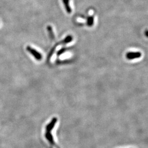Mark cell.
Here are the masks:
<instances>
[{
	"label": "cell",
	"instance_id": "obj_8",
	"mask_svg": "<svg viewBox=\"0 0 148 148\" xmlns=\"http://www.w3.org/2000/svg\"><path fill=\"white\" fill-rule=\"evenodd\" d=\"M72 40H73V37L71 35H68L64 39L63 41H62V43L64 44L68 43L71 42Z\"/></svg>",
	"mask_w": 148,
	"mask_h": 148
},
{
	"label": "cell",
	"instance_id": "obj_2",
	"mask_svg": "<svg viewBox=\"0 0 148 148\" xmlns=\"http://www.w3.org/2000/svg\"><path fill=\"white\" fill-rule=\"evenodd\" d=\"M142 56L140 52H128L126 54V58L129 60H132L134 59L139 58Z\"/></svg>",
	"mask_w": 148,
	"mask_h": 148
},
{
	"label": "cell",
	"instance_id": "obj_3",
	"mask_svg": "<svg viewBox=\"0 0 148 148\" xmlns=\"http://www.w3.org/2000/svg\"><path fill=\"white\" fill-rule=\"evenodd\" d=\"M57 122V117H54L51 122L46 127V132H50V131L53 129L56 123Z\"/></svg>",
	"mask_w": 148,
	"mask_h": 148
},
{
	"label": "cell",
	"instance_id": "obj_10",
	"mask_svg": "<svg viewBox=\"0 0 148 148\" xmlns=\"http://www.w3.org/2000/svg\"><path fill=\"white\" fill-rule=\"evenodd\" d=\"M145 34H146V36H148V31L147 30H146V32H145Z\"/></svg>",
	"mask_w": 148,
	"mask_h": 148
},
{
	"label": "cell",
	"instance_id": "obj_7",
	"mask_svg": "<svg viewBox=\"0 0 148 148\" xmlns=\"http://www.w3.org/2000/svg\"><path fill=\"white\" fill-rule=\"evenodd\" d=\"M87 25L89 27H92L94 24V17L93 16H90L87 18Z\"/></svg>",
	"mask_w": 148,
	"mask_h": 148
},
{
	"label": "cell",
	"instance_id": "obj_6",
	"mask_svg": "<svg viewBox=\"0 0 148 148\" xmlns=\"http://www.w3.org/2000/svg\"><path fill=\"white\" fill-rule=\"evenodd\" d=\"M47 29L48 32L49 33V35L51 37V38L52 40H53L54 38V32H53V29L51 26L50 25H48L47 27Z\"/></svg>",
	"mask_w": 148,
	"mask_h": 148
},
{
	"label": "cell",
	"instance_id": "obj_5",
	"mask_svg": "<svg viewBox=\"0 0 148 148\" xmlns=\"http://www.w3.org/2000/svg\"><path fill=\"white\" fill-rule=\"evenodd\" d=\"M45 136H46V138L48 140L49 142V143H51L52 145H54V142L53 136L51 134V133L50 132H46Z\"/></svg>",
	"mask_w": 148,
	"mask_h": 148
},
{
	"label": "cell",
	"instance_id": "obj_1",
	"mask_svg": "<svg viewBox=\"0 0 148 148\" xmlns=\"http://www.w3.org/2000/svg\"><path fill=\"white\" fill-rule=\"evenodd\" d=\"M27 50L37 60H40L42 59V55L38 51H37L36 49L32 48L30 46H27Z\"/></svg>",
	"mask_w": 148,
	"mask_h": 148
},
{
	"label": "cell",
	"instance_id": "obj_9",
	"mask_svg": "<svg viewBox=\"0 0 148 148\" xmlns=\"http://www.w3.org/2000/svg\"><path fill=\"white\" fill-rule=\"evenodd\" d=\"M65 51V48H62V49H61L60 50H59L58 52L57 55H58V56H60V55L62 54Z\"/></svg>",
	"mask_w": 148,
	"mask_h": 148
},
{
	"label": "cell",
	"instance_id": "obj_4",
	"mask_svg": "<svg viewBox=\"0 0 148 148\" xmlns=\"http://www.w3.org/2000/svg\"><path fill=\"white\" fill-rule=\"evenodd\" d=\"M63 2L65 8V10L67 12V13L69 14L71 13L72 10H71V7L70 5L69 0H63Z\"/></svg>",
	"mask_w": 148,
	"mask_h": 148
}]
</instances>
